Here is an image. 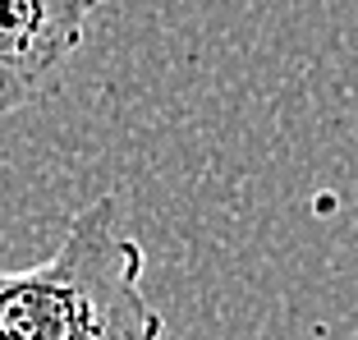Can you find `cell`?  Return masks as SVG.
<instances>
[{
	"label": "cell",
	"instance_id": "obj_2",
	"mask_svg": "<svg viewBox=\"0 0 358 340\" xmlns=\"http://www.w3.org/2000/svg\"><path fill=\"white\" fill-rule=\"evenodd\" d=\"M101 0H0V115L28 106L83 46Z\"/></svg>",
	"mask_w": 358,
	"mask_h": 340
},
{
	"label": "cell",
	"instance_id": "obj_1",
	"mask_svg": "<svg viewBox=\"0 0 358 340\" xmlns=\"http://www.w3.org/2000/svg\"><path fill=\"white\" fill-rule=\"evenodd\" d=\"M148 253L120 221V198L78 207L46 262L0 271V340H161L143 290Z\"/></svg>",
	"mask_w": 358,
	"mask_h": 340
}]
</instances>
